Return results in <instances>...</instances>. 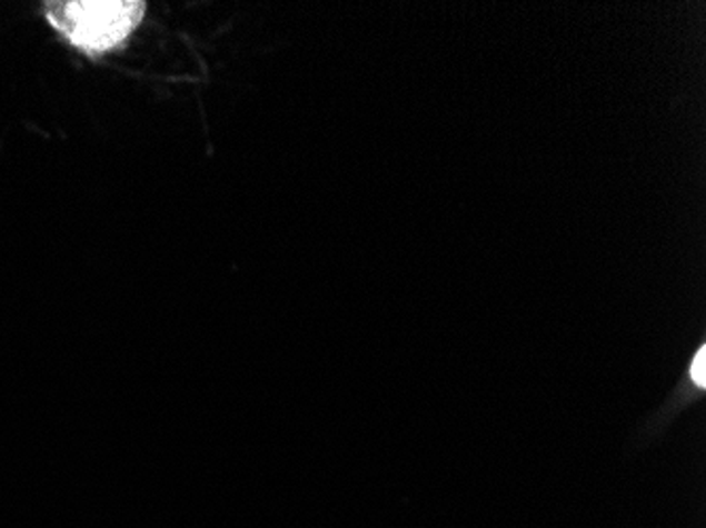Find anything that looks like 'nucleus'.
<instances>
[{
  "label": "nucleus",
  "mask_w": 706,
  "mask_h": 528,
  "mask_svg": "<svg viewBox=\"0 0 706 528\" xmlns=\"http://www.w3.org/2000/svg\"><path fill=\"white\" fill-rule=\"evenodd\" d=\"M706 347L703 345L700 349H698V353H696V359L692 361V368H689V375H692V380L698 385V389H705V379H706Z\"/></svg>",
  "instance_id": "obj_2"
},
{
  "label": "nucleus",
  "mask_w": 706,
  "mask_h": 528,
  "mask_svg": "<svg viewBox=\"0 0 706 528\" xmlns=\"http://www.w3.org/2000/svg\"><path fill=\"white\" fill-rule=\"evenodd\" d=\"M147 13L136 0H68L47 2L44 18L66 41L89 58L105 56L128 41Z\"/></svg>",
  "instance_id": "obj_1"
}]
</instances>
